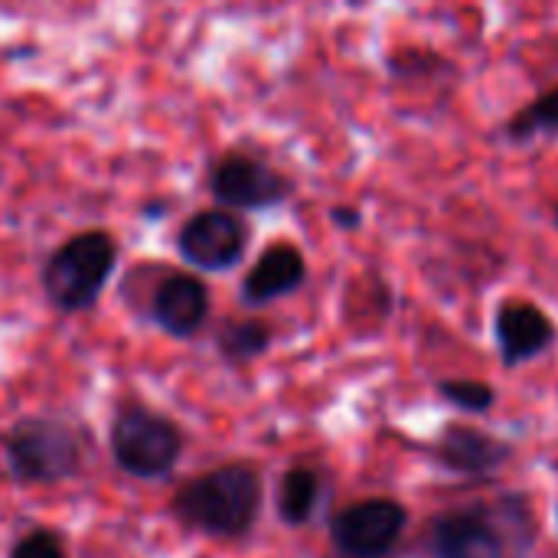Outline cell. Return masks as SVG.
Wrapping results in <instances>:
<instances>
[{"label":"cell","instance_id":"obj_4","mask_svg":"<svg viewBox=\"0 0 558 558\" xmlns=\"http://www.w3.org/2000/svg\"><path fill=\"white\" fill-rule=\"evenodd\" d=\"M183 451V432L160 412L144 405H124L111 422V454L114 464L137 477L157 481L167 477Z\"/></svg>","mask_w":558,"mask_h":558},{"label":"cell","instance_id":"obj_19","mask_svg":"<svg viewBox=\"0 0 558 558\" xmlns=\"http://www.w3.org/2000/svg\"><path fill=\"white\" fill-rule=\"evenodd\" d=\"M556 222H558V206H556Z\"/></svg>","mask_w":558,"mask_h":558},{"label":"cell","instance_id":"obj_8","mask_svg":"<svg viewBox=\"0 0 558 558\" xmlns=\"http://www.w3.org/2000/svg\"><path fill=\"white\" fill-rule=\"evenodd\" d=\"M242 252H245V226L222 209L193 216L180 232V255L203 271L232 268L242 258Z\"/></svg>","mask_w":558,"mask_h":558},{"label":"cell","instance_id":"obj_13","mask_svg":"<svg viewBox=\"0 0 558 558\" xmlns=\"http://www.w3.org/2000/svg\"><path fill=\"white\" fill-rule=\"evenodd\" d=\"M320 500V477L311 468H291L278 484V517L288 526H304L314 520Z\"/></svg>","mask_w":558,"mask_h":558},{"label":"cell","instance_id":"obj_9","mask_svg":"<svg viewBox=\"0 0 558 558\" xmlns=\"http://www.w3.org/2000/svg\"><path fill=\"white\" fill-rule=\"evenodd\" d=\"M432 458L454 474L490 477L513 458V445L471 425H445V432L432 445Z\"/></svg>","mask_w":558,"mask_h":558},{"label":"cell","instance_id":"obj_16","mask_svg":"<svg viewBox=\"0 0 558 558\" xmlns=\"http://www.w3.org/2000/svg\"><path fill=\"white\" fill-rule=\"evenodd\" d=\"M438 392H441V399H448L454 409H464V412H474V415L490 412L494 402H497L494 386H487V383H481V379H441V383H438Z\"/></svg>","mask_w":558,"mask_h":558},{"label":"cell","instance_id":"obj_11","mask_svg":"<svg viewBox=\"0 0 558 558\" xmlns=\"http://www.w3.org/2000/svg\"><path fill=\"white\" fill-rule=\"evenodd\" d=\"M307 278V265H304V255L288 245V242H278L271 248L262 252V258L255 262V268L248 271L245 284H242V298L245 304H271L291 291H298Z\"/></svg>","mask_w":558,"mask_h":558},{"label":"cell","instance_id":"obj_3","mask_svg":"<svg viewBox=\"0 0 558 558\" xmlns=\"http://www.w3.org/2000/svg\"><path fill=\"white\" fill-rule=\"evenodd\" d=\"M114 258H118V248L108 232H82L69 239L46 262V271H43L46 298L65 314L92 307L114 271Z\"/></svg>","mask_w":558,"mask_h":558},{"label":"cell","instance_id":"obj_17","mask_svg":"<svg viewBox=\"0 0 558 558\" xmlns=\"http://www.w3.org/2000/svg\"><path fill=\"white\" fill-rule=\"evenodd\" d=\"M10 558H69L62 549V539L49 530H33L26 533L13 549Z\"/></svg>","mask_w":558,"mask_h":558},{"label":"cell","instance_id":"obj_5","mask_svg":"<svg viewBox=\"0 0 558 558\" xmlns=\"http://www.w3.org/2000/svg\"><path fill=\"white\" fill-rule=\"evenodd\" d=\"M409 523L399 500H360L330 520V539L347 558H383L396 549Z\"/></svg>","mask_w":558,"mask_h":558},{"label":"cell","instance_id":"obj_2","mask_svg":"<svg viewBox=\"0 0 558 558\" xmlns=\"http://www.w3.org/2000/svg\"><path fill=\"white\" fill-rule=\"evenodd\" d=\"M3 461L20 484H62L82 471V438L62 418H20L3 438Z\"/></svg>","mask_w":558,"mask_h":558},{"label":"cell","instance_id":"obj_15","mask_svg":"<svg viewBox=\"0 0 558 558\" xmlns=\"http://www.w3.org/2000/svg\"><path fill=\"white\" fill-rule=\"evenodd\" d=\"M513 141H530L536 134H558V88L530 101L507 128Z\"/></svg>","mask_w":558,"mask_h":558},{"label":"cell","instance_id":"obj_18","mask_svg":"<svg viewBox=\"0 0 558 558\" xmlns=\"http://www.w3.org/2000/svg\"><path fill=\"white\" fill-rule=\"evenodd\" d=\"M333 219L340 222V226H360V213L356 209H350V206H340V209H333Z\"/></svg>","mask_w":558,"mask_h":558},{"label":"cell","instance_id":"obj_7","mask_svg":"<svg viewBox=\"0 0 558 558\" xmlns=\"http://www.w3.org/2000/svg\"><path fill=\"white\" fill-rule=\"evenodd\" d=\"M213 193L232 209H268L291 196V180L252 157H226L213 170Z\"/></svg>","mask_w":558,"mask_h":558},{"label":"cell","instance_id":"obj_6","mask_svg":"<svg viewBox=\"0 0 558 558\" xmlns=\"http://www.w3.org/2000/svg\"><path fill=\"white\" fill-rule=\"evenodd\" d=\"M432 558H507V533L484 510H451L428 526Z\"/></svg>","mask_w":558,"mask_h":558},{"label":"cell","instance_id":"obj_12","mask_svg":"<svg viewBox=\"0 0 558 558\" xmlns=\"http://www.w3.org/2000/svg\"><path fill=\"white\" fill-rule=\"evenodd\" d=\"M154 320L170 337H193L209 314V291L190 275L167 278L154 294Z\"/></svg>","mask_w":558,"mask_h":558},{"label":"cell","instance_id":"obj_10","mask_svg":"<svg viewBox=\"0 0 558 558\" xmlns=\"http://www.w3.org/2000/svg\"><path fill=\"white\" fill-rule=\"evenodd\" d=\"M494 333H497L504 366H510V369L536 360L539 353H546L556 343V324L546 317V311H539L536 304H526V301L500 304Z\"/></svg>","mask_w":558,"mask_h":558},{"label":"cell","instance_id":"obj_1","mask_svg":"<svg viewBox=\"0 0 558 558\" xmlns=\"http://www.w3.org/2000/svg\"><path fill=\"white\" fill-rule=\"evenodd\" d=\"M173 517L213 539L245 536L262 510V477L252 464H222L186 481L170 504Z\"/></svg>","mask_w":558,"mask_h":558},{"label":"cell","instance_id":"obj_14","mask_svg":"<svg viewBox=\"0 0 558 558\" xmlns=\"http://www.w3.org/2000/svg\"><path fill=\"white\" fill-rule=\"evenodd\" d=\"M268 343H271V330L262 320L226 324L219 333V350L229 363H252L268 350Z\"/></svg>","mask_w":558,"mask_h":558}]
</instances>
